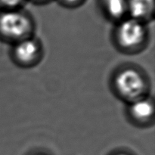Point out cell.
Masks as SVG:
<instances>
[{"instance_id":"6da1fadb","label":"cell","mask_w":155,"mask_h":155,"mask_svg":"<svg viewBox=\"0 0 155 155\" xmlns=\"http://www.w3.org/2000/svg\"><path fill=\"white\" fill-rule=\"evenodd\" d=\"M33 27L32 18L21 9L0 12V36L5 40L16 43L31 37Z\"/></svg>"},{"instance_id":"7a4b0ae2","label":"cell","mask_w":155,"mask_h":155,"mask_svg":"<svg viewBox=\"0 0 155 155\" xmlns=\"http://www.w3.org/2000/svg\"><path fill=\"white\" fill-rule=\"evenodd\" d=\"M115 91L122 99L131 103L147 96L148 84L143 74L135 68L120 71L114 80Z\"/></svg>"},{"instance_id":"3957f363","label":"cell","mask_w":155,"mask_h":155,"mask_svg":"<svg viewBox=\"0 0 155 155\" xmlns=\"http://www.w3.org/2000/svg\"><path fill=\"white\" fill-rule=\"evenodd\" d=\"M145 24L130 17L119 21L115 30V39L118 46L130 52L140 49L147 39Z\"/></svg>"},{"instance_id":"277c9868","label":"cell","mask_w":155,"mask_h":155,"mask_svg":"<svg viewBox=\"0 0 155 155\" xmlns=\"http://www.w3.org/2000/svg\"><path fill=\"white\" fill-rule=\"evenodd\" d=\"M41 53L40 44L32 36L15 43L12 51L15 62L23 67H31L38 63Z\"/></svg>"},{"instance_id":"5b68a950","label":"cell","mask_w":155,"mask_h":155,"mask_svg":"<svg viewBox=\"0 0 155 155\" xmlns=\"http://www.w3.org/2000/svg\"><path fill=\"white\" fill-rule=\"evenodd\" d=\"M129 114L132 119L140 124H149L154 117V103L148 96L130 103Z\"/></svg>"},{"instance_id":"8992f818","label":"cell","mask_w":155,"mask_h":155,"mask_svg":"<svg viewBox=\"0 0 155 155\" xmlns=\"http://www.w3.org/2000/svg\"><path fill=\"white\" fill-rule=\"evenodd\" d=\"M128 17L146 24L153 19L154 0H127Z\"/></svg>"},{"instance_id":"52a82bcc","label":"cell","mask_w":155,"mask_h":155,"mask_svg":"<svg viewBox=\"0 0 155 155\" xmlns=\"http://www.w3.org/2000/svg\"><path fill=\"white\" fill-rule=\"evenodd\" d=\"M101 8L107 18L120 21L128 17L127 0H100Z\"/></svg>"},{"instance_id":"ba28073f","label":"cell","mask_w":155,"mask_h":155,"mask_svg":"<svg viewBox=\"0 0 155 155\" xmlns=\"http://www.w3.org/2000/svg\"><path fill=\"white\" fill-rule=\"evenodd\" d=\"M27 0H0V6L2 10L21 9Z\"/></svg>"},{"instance_id":"9c48e42d","label":"cell","mask_w":155,"mask_h":155,"mask_svg":"<svg viewBox=\"0 0 155 155\" xmlns=\"http://www.w3.org/2000/svg\"><path fill=\"white\" fill-rule=\"evenodd\" d=\"M58 1L64 6L68 8H76L81 5L85 0H58Z\"/></svg>"},{"instance_id":"30bf717a","label":"cell","mask_w":155,"mask_h":155,"mask_svg":"<svg viewBox=\"0 0 155 155\" xmlns=\"http://www.w3.org/2000/svg\"><path fill=\"white\" fill-rule=\"evenodd\" d=\"M31 1H33L35 3H38V4H45V3L50 2L51 0H31Z\"/></svg>"},{"instance_id":"8fae6325","label":"cell","mask_w":155,"mask_h":155,"mask_svg":"<svg viewBox=\"0 0 155 155\" xmlns=\"http://www.w3.org/2000/svg\"><path fill=\"white\" fill-rule=\"evenodd\" d=\"M115 155H130L128 154H126V153H119V154H117Z\"/></svg>"}]
</instances>
